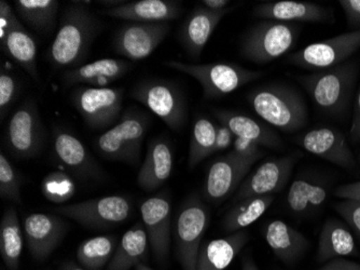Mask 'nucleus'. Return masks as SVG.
<instances>
[{"label": "nucleus", "instance_id": "1", "mask_svg": "<svg viewBox=\"0 0 360 270\" xmlns=\"http://www.w3.org/2000/svg\"><path fill=\"white\" fill-rule=\"evenodd\" d=\"M102 28L101 20L86 3L65 10L58 34L49 49V60L58 70L80 66Z\"/></svg>", "mask_w": 360, "mask_h": 270}, {"label": "nucleus", "instance_id": "2", "mask_svg": "<svg viewBox=\"0 0 360 270\" xmlns=\"http://www.w3.org/2000/svg\"><path fill=\"white\" fill-rule=\"evenodd\" d=\"M255 113L283 132L293 133L307 127L309 111L300 91L288 83L271 82L248 95Z\"/></svg>", "mask_w": 360, "mask_h": 270}, {"label": "nucleus", "instance_id": "3", "mask_svg": "<svg viewBox=\"0 0 360 270\" xmlns=\"http://www.w3.org/2000/svg\"><path fill=\"white\" fill-rule=\"evenodd\" d=\"M359 75V63L349 60L327 70H315L299 80L323 113L345 116L351 104Z\"/></svg>", "mask_w": 360, "mask_h": 270}, {"label": "nucleus", "instance_id": "4", "mask_svg": "<svg viewBox=\"0 0 360 270\" xmlns=\"http://www.w3.org/2000/svg\"><path fill=\"white\" fill-rule=\"evenodd\" d=\"M150 123L147 113L135 109H127L117 125L97 137L95 147L107 160L139 164L141 145Z\"/></svg>", "mask_w": 360, "mask_h": 270}, {"label": "nucleus", "instance_id": "5", "mask_svg": "<svg viewBox=\"0 0 360 270\" xmlns=\"http://www.w3.org/2000/svg\"><path fill=\"white\" fill-rule=\"evenodd\" d=\"M165 66L185 73L199 81L206 99L226 97L264 75L260 70H246L234 63L188 64L178 61H169L165 62Z\"/></svg>", "mask_w": 360, "mask_h": 270}, {"label": "nucleus", "instance_id": "6", "mask_svg": "<svg viewBox=\"0 0 360 270\" xmlns=\"http://www.w3.org/2000/svg\"><path fill=\"white\" fill-rule=\"evenodd\" d=\"M299 27L295 24L262 20L246 32L240 44L243 56L264 65L285 56L298 39Z\"/></svg>", "mask_w": 360, "mask_h": 270}, {"label": "nucleus", "instance_id": "7", "mask_svg": "<svg viewBox=\"0 0 360 270\" xmlns=\"http://www.w3.org/2000/svg\"><path fill=\"white\" fill-rule=\"evenodd\" d=\"M210 224V211L198 195L184 202L176 221L177 257L184 270H196L202 239Z\"/></svg>", "mask_w": 360, "mask_h": 270}, {"label": "nucleus", "instance_id": "8", "mask_svg": "<svg viewBox=\"0 0 360 270\" xmlns=\"http://www.w3.org/2000/svg\"><path fill=\"white\" fill-rule=\"evenodd\" d=\"M131 95L161 118L171 129L178 131L185 125L187 103L181 90L172 81L146 79L137 83Z\"/></svg>", "mask_w": 360, "mask_h": 270}, {"label": "nucleus", "instance_id": "9", "mask_svg": "<svg viewBox=\"0 0 360 270\" xmlns=\"http://www.w3.org/2000/svg\"><path fill=\"white\" fill-rule=\"evenodd\" d=\"M54 211L88 228L107 229L125 222L132 212V204L127 197L115 195L58 207Z\"/></svg>", "mask_w": 360, "mask_h": 270}, {"label": "nucleus", "instance_id": "10", "mask_svg": "<svg viewBox=\"0 0 360 270\" xmlns=\"http://www.w3.org/2000/svg\"><path fill=\"white\" fill-rule=\"evenodd\" d=\"M360 49V30L314 42L289 54L287 61L305 70H321L349 61Z\"/></svg>", "mask_w": 360, "mask_h": 270}, {"label": "nucleus", "instance_id": "11", "mask_svg": "<svg viewBox=\"0 0 360 270\" xmlns=\"http://www.w3.org/2000/svg\"><path fill=\"white\" fill-rule=\"evenodd\" d=\"M122 88L80 87L72 93V103L89 127L102 130L116 123L122 109Z\"/></svg>", "mask_w": 360, "mask_h": 270}, {"label": "nucleus", "instance_id": "12", "mask_svg": "<svg viewBox=\"0 0 360 270\" xmlns=\"http://www.w3.org/2000/svg\"><path fill=\"white\" fill-rule=\"evenodd\" d=\"M6 144L12 155L22 159L39 153L44 144V128L34 99H26L14 111L6 130Z\"/></svg>", "mask_w": 360, "mask_h": 270}, {"label": "nucleus", "instance_id": "13", "mask_svg": "<svg viewBox=\"0 0 360 270\" xmlns=\"http://www.w3.org/2000/svg\"><path fill=\"white\" fill-rule=\"evenodd\" d=\"M0 46L32 79L39 81L37 44L4 0L0 1Z\"/></svg>", "mask_w": 360, "mask_h": 270}, {"label": "nucleus", "instance_id": "14", "mask_svg": "<svg viewBox=\"0 0 360 270\" xmlns=\"http://www.w3.org/2000/svg\"><path fill=\"white\" fill-rule=\"evenodd\" d=\"M257 160L248 159L233 152L218 158L208 170L203 194L207 201L218 204L226 200L242 184L246 174Z\"/></svg>", "mask_w": 360, "mask_h": 270}, {"label": "nucleus", "instance_id": "15", "mask_svg": "<svg viewBox=\"0 0 360 270\" xmlns=\"http://www.w3.org/2000/svg\"><path fill=\"white\" fill-rule=\"evenodd\" d=\"M300 156V153L289 154L285 157L264 162L254 173L243 180L234 196V202L250 197L268 196L280 192L288 182L293 166Z\"/></svg>", "mask_w": 360, "mask_h": 270}, {"label": "nucleus", "instance_id": "16", "mask_svg": "<svg viewBox=\"0 0 360 270\" xmlns=\"http://www.w3.org/2000/svg\"><path fill=\"white\" fill-rule=\"evenodd\" d=\"M171 30L167 23L129 22L117 30L115 48L121 56L131 61L148 58L167 37Z\"/></svg>", "mask_w": 360, "mask_h": 270}, {"label": "nucleus", "instance_id": "17", "mask_svg": "<svg viewBox=\"0 0 360 270\" xmlns=\"http://www.w3.org/2000/svg\"><path fill=\"white\" fill-rule=\"evenodd\" d=\"M171 210L169 196L162 192L143 201L141 207L143 224L148 235L155 259L159 264H165L169 259Z\"/></svg>", "mask_w": 360, "mask_h": 270}, {"label": "nucleus", "instance_id": "18", "mask_svg": "<svg viewBox=\"0 0 360 270\" xmlns=\"http://www.w3.org/2000/svg\"><path fill=\"white\" fill-rule=\"evenodd\" d=\"M23 227L30 254L38 261L48 259L68 231V224L62 217L46 213L28 215L24 219Z\"/></svg>", "mask_w": 360, "mask_h": 270}, {"label": "nucleus", "instance_id": "19", "mask_svg": "<svg viewBox=\"0 0 360 270\" xmlns=\"http://www.w3.org/2000/svg\"><path fill=\"white\" fill-rule=\"evenodd\" d=\"M297 143L309 153L335 166L345 168H356L355 158L345 134L338 130L327 127L309 130L297 137Z\"/></svg>", "mask_w": 360, "mask_h": 270}, {"label": "nucleus", "instance_id": "20", "mask_svg": "<svg viewBox=\"0 0 360 270\" xmlns=\"http://www.w3.org/2000/svg\"><path fill=\"white\" fill-rule=\"evenodd\" d=\"M232 8L222 11H212L202 5L195 6L180 28L179 40L186 54L193 61H199L210 38L218 24Z\"/></svg>", "mask_w": 360, "mask_h": 270}, {"label": "nucleus", "instance_id": "21", "mask_svg": "<svg viewBox=\"0 0 360 270\" xmlns=\"http://www.w3.org/2000/svg\"><path fill=\"white\" fill-rule=\"evenodd\" d=\"M53 137L56 156L70 172L84 180H104L106 176L103 168L72 133L54 128Z\"/></svg>", "mask_w": 360, "mask_h": 270}, {"label": "nucleus", "instance_id": "22", "mask_svg": "<svg viewBox=\"0 0 360 270\" xmlns=\"http://www.w3.org/2000/svg\"><path fill=\"white\" fill-rule=\"evenodd\" d=\"M254 16L264 20L285 22L327 23L333 20V11L311 1L281 0L260 4L254 8Z\"/></svg>", "mask_w": 360, "mask_h": 270}, {"label": "nucleus", "instance_id": "23", "mask_svg": "<svg viewBox=\"0 0 360 270\" xmlns=\"http://www.w3.org/2000/svg\"><path fill=\"white\" fill-rule=\"evenodd\" d=\"M107 16L136 23H169L183 13V4L175 0L127 1L104 12Z\"/></svg>", "mask_w": 360, "mask_h": 270}, {"label": "nucleus", "instance_id": "24", "mask_svg": "<svg viewBox=\"0 0 360 270\" xmlns=\"http://www.w3.org/2000/svg\"><path fill=\"white\" fill-rule=\"evenodd\" d=\"M132 67L129 61L102 59L66 70L63 74V81L68 86L81 83L94 88H107L111 83L122 78L132 70Z\"/></svg>", "mask_w": 360, "mask_h": 270}, {"label": "nucleus", "instance_id": "25", "mask_svg": "<svg viewBox=\"0 0 360 270\" xmlns=\"http://www.w3.org/2000/svg\"><path fill=\"white\" fill-rule=\"evenodd\" d=\"M173 150L165 139L153 140L149 143L145 161L137 176V183L143 190L153 192L165 184L173 171Z\"/></svg>", "mask_w": 360, "mask_h": 270}, {"label": "nucleus", "instance_id": "26", "mask_svg": "<svg viewBox=\"0 0 360 270\" xmlns=\"http://www.w3.org/2000/svg\"><path fill=\"white\" fill-rule=\"evenodd\" d=\"M250 235L245 231H236L226 238L202 243L196 270H224L248 243Z\"/></svg>", "mask_w": 360, "mask_h": 270}, {"label": "nucleus", "instance_id": "27", "mask_svg": "<svg viewBox=\"0 0 360 270\" xmlns=\"http://www.w3.org/2000/svg\"><path fill=\"white\" fill-rule=\"evenodd\" d=\"M212 113L220 123L231 130L236 137L250 140L264 147L281 148L283 146L282 140L271 128L248 116L224 109H214Z\"/></svg>", "mask_w": 360, "mask_h": 270}, {"label": "nucleus", "instance_id": "28", "mask_svg": "<svg viewBox=\"0 0 360 270\" xmlns=\"http://www.w3.org/2000/svg\"><path fill=\"white\" fill-rule=\"evenodd\" d=\"M264 237L274 254L286 264L298 261L309 245L304 235L281 219L266 224Z\"/></svg>", "mask_w": 360, "mask_h": 270}, {"label": "nucleus", "instance_id": "29", "mask_svg": "<svg viewBox=\"0 0 360 270\" xmlns=\"http://www.w3.org/2000/svg\"><path fill=\"white\" fill-rule=\"evenodd\" d=\"M356 253L354 235L347 225L339 219H327L319 235L317 262L327 263L331 259L355 255Z\"/></svg>", "mask_w": 360, "mask_h": 270}, {"label": "nucleus", "instance_id": "30", "mask_svg": "<svg viewBox=\"0 0 360 270\" xmlns=\"http://www.w3.org/2000/svg\"><path fill=\"white\" fill-rule=\"evenodd\" d=\"M329 185L311 176H299L287 194V204L293 213L307 215L321 208L328 198Z\"/></svg>", "mask_w": 360, "mask_h": 270}, {"label": "nucleus", "instance_id": "31", "mask_svg": "<svg viewBox=\"0 0 360 270\" xmlns=\"http://www.w3.org/2000/svg\"><path fill=\"white\" fill-rule=\"evenodd\" d=\"M148 243L143 223H136L123 235L106 270H129L143 263L148 255Z\"/></svg>", "mask_w": 360, "mask_h": 270}, {"label": "nucleus", "instance_id": "32", "mask_svg": "<svg viewBox=\"0 0 360 270\" xmlns=\"http://www.w3.org/2000/svg\"><path fill=\"white\" fill-rule=\"evenodd\" d=\"M273 201L274 195L250 197L238 201L224 217V231L236 233L250 226L266 212Z\"/></svg>", "mask_w": 360, "mask_h": 270}, {"label": "nucleus", "instance_id": "33", "mask_svg": "<svg viewBox=\"0 0 360 270\" xmlns=\"http://www.w3.org/2000/svg\"><path fill=\"white\" fill-rule=\"evenodd\" d=\"M23 235L19 217L14 208L6 210L0 224V251L8 269L18 270L20 266Z\"/></svg>", "mask_w": 360, "mask_h": 270}, {"label": "nucleus", "instance_id": "34", "mask_svg": "<svg viewBox=\"0 0 360 270\" xmlns=\"http://www.w3.org/2000/svg\"><path fill=\"white\" fill-rule=\"evenodd\" d=\"M16 11L24 23L46 34L56 25L60 3L56 0H16Z\"/></svg>", "mask_w": 360, "mask_h": 270}, {"label": "nucleus", "instance_id": "35", "mask_svg": "<svg viewBox=\"0 0 360 270\" xmlns=\"http://www.w3.org/2000/svg\"><path fill=\"white\" fill-rule=\"evenodd\" d=\"M216 134L217 125L210 118L202 115L195 117L188 156V166L190 168H195L200 162L214 154Z\"/></svg>", "mask_w": 360, "mask_h": 270}, {"label": "nucleus", "instance_id": "36", "mask_svg": "<svg viewBox=\"0 0 360 270\" xmlns=\"http://www.w3.org/2000/svg\"><path fill=\"white\" fill-rule=\"evenodd\" d=\"M117 238L115 235H98L79 245L77 261L86 270H102L115 254Z\"/></svg>", "mask_w": 360, "mask_h": 270}, {"label": "nucleus", "instance_id": "37", "mask_svg": "<svg viewBox=\"0 0 360 270\" xmlns=\"http://www.w3.org/2000/svg\"><path fill=\"white\" fill-rule=\"evenodd\" d=\"M41 188L44 196L56 204L70 200L76 192L72 178L60 172L49 174L44 178Z\"/></svg>", "mask_w": 360, "mask_h": 270}, {"label": "nucleus", "instance_id": "38", "mask_svg": "<svg viewBox=\"0 0 360 270\" xmlns=\"http://www.w3.org/2000/svg\"><path fill=\"white\" fill-rule=\"evenodd\" d=\"M21 182L19 172L10 164L5 154H0V195L8 200L21 204Z\"/></svg>", "mask_w": 360, "mask_h": 270}, {"label": "nucleus", "instance_id": "39", "mask_svg": "<svg viewBox=\"0 0 360 270\" xmlns=\"http://www.w3.org/2000/svg\"><path fill=\"white\" fill-rule=\"evenodd\" d=\"M18 91L19 88H18L15 77L9 70H5V67L1 66V70H0V117L1 119L5 118L8 109L15 101Z\"/></svg>", "mask_w": 360, "mask_h": 270}, {"label": "nucleus", "instance_id": "40", "mask_svg": "<svg viewBox=\"0 0 360 270\" xmlns=\"http://www.w3.org/2000/svg\"><path fill=\"white\" fill-rule=\"evenodd\" d=\"M335 210L345 219L352 231L360 239V202L351 199H342L333 206Z\"/></svg>", "mask_w": 360, "mask_h": 270}, {"label": "nucleus", "instance_id": "41", "mask_svg": "<svg viewBox=\"0 0 360 270\" xmlns=\"http://www.w3.org/2000/svg\"><path fill=\"white\" fill-rule=\"evenodd\" d=\"M233 153L248 159L259 160L264 155V150L261 149V146L250 140L243 139V137H236L233 143Z\"/></svg>", "mask_w": 360, "mask_h": 270}, {"label": "nucleus", "instance_id": "42", "mask_svg": "<svg viewBox=\"0 0 360 270\" xmlns=\"http://www.w3.org/2000/svg\"><path fill=\"white\" fill-rule=\"evenodd\" d=\"M339 4L347 16L349 27L360 30V0H340Z\"/></svg>", "mask_w": 360, "mask_h": 270}, {"label": "nucleus", "instance_id": "43", "mask_svg": "<svg viewBox=\"0 0 360 270\" xmlns=\"http://www.w3.org/2000/svg\"><path fill=\"white\" fill-rule=\"evenodd\" d=\"M234 139H236V135H234L233 132L229 129L226 125L220 123L219 125H217V134H216V144L215 148H214V153H217L220 150H224L230 147V146H233Z\"/></svg>", "mask_w": 360, "mask_h": 270}, {"label": "nucleus", "instance_id": "44", "mask_svg": "<svg viewBox=\"0 0 360 270\" xmlns=\"http://www.w3.org/2000/svg\"><path fill=\"white\" fill-rule=\"evenodd\" d=\"M349 137L354 143L360 142V86L356 95L355 106H354L353 121L349 129Z\"/></svg>", "mask_w": 360, "mask_h": 270}, {"label": "nucleus", "instance_id": "45", "mask_svg": "<svg viewBox=\"0 0 360 270\" xmlns=\"http://www.w3.org/2000/svg\"><path fill=\"white\" fill-rule=\"evenodd\" d=\"M335 195L341 199H351L360 202V180L341 185L335 190Z\"/></svg>", "mask_w": 360, "mask_h": 270}, {"label": "nucleus", "instance_id": "46", "mask_svg": "<svg viewBox=\"0 0 360 270\" xmlns=\"http://www.w3.org/2000/svg\"><path fill=\"white\" fill-rule=\"evenodd\" d=\"M319 270H360V264L338 257L327 262Z\"/></svg>", "mask_w": 360, "mask_h": 270}, {"label": "nucleus", "instance_id": "47", "mask_svg": "<svg viewBox=\"0 0 360 270\" xmlns=\"http://www.w3.org/2000/svg\"><path fill=\"white\" fill-rule=\"evenodd\" d=\"M201 5L212 11H222L230 8L231 1L230 0H203Z\"/></svg>", "mask_w": 360, "mask_h": 270}, {"label": "nucleus", "instance_id": "48", "mask_svg": "<svg viewBox=\"0 0 360 270\" xmlns=\"http://www.w3.org/2000/svg\"><path fill=\"white\" fill-rule=\"evenodd\" d=\"M60 270H86L84 268L81 267L79 264L75 263V262H66L63 264L62 267Z\"/></svg>", "mask_w": 360, "mask_h": 270}, {"label": "nucleus", "instance_id": "49", "mask_svg": "<svg viewBox=\"0 0 360 270\" xmlns=\"http://www.w3.org/2000/svg\"><path fill=\"white\" fill-rule=\"evenodd\" d=\"M243 270H259L254 261L250 259H245L243 262Z\"/></svg>", "mask_w": 360, "mask_h": 270}, {"label": "nucleus", "instance_id": "50", "mask_svg": "<svg viewBox=\"0 0 360 270\" xmlns=\"http://www.w3.org/2000/svg\"><path fill=\"white\" fill-rule=\"evenodd\" d=\"M135 270H153V268L149 267V266L146 265L145 263H139L135 266Z\"/></svg>", "mask_w": 360, "mask_h": 270}, {"label": "nucleus", "instance_id": "51", "mask_svg": "<svg viewBox=\"0 0 360 270\" xmlns=\"http://www.w3.org/2000/svg\"><path fill=\"white\" fill-rule=\"evenodd\" d=\"M359 159H360V156H359Z\"/></svg>", "mask_w": 360, "mask_h": 270}]
</instances>
